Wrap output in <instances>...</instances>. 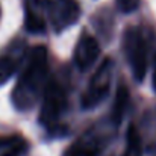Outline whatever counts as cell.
Segmentation results:
<instances>
[{"mask_svg": "<svg viewBox=\"0 0 156 156\" xmlns=\"http://www.w3.org/2000/svg\"><path fill=\"white\" fill-rule=\"evenodd\" d=\"M47 50L43 46H37L29 53L26 67L12 91V103L18 111H27L37 103L47 87Z\"/></svg>", "mask_w": 156, "mask_h": 156, "instance_id": "cell-1", "label": "cell"}, {"mask_svg": "<svg viewBox=\"0 0 156 156\" xmlns=\"http://www.w3.org/2000/svg\"><path fill=\"white\" fill-rule=\"evenodd\" d=\"M123 49L126 59L130 65L133 77L143 80L147 71V44L136 27H127L123 37Z\"/></svg>", "mask_w": 156, "mask_h": 156, "instance_id": "cell-2", "label": "cell"}, {"mask_svg": "<svg viewBox=\"0 0 156 156\" xmlns=\"http://www.w3.org/2000/svg\"><path fill=\"white\" fill-rule=\"evenodd\" d=\"M112 74H114V62L111 58H106L94 71L85 93L82 94L80 103L83 109H93L99 103H102V100L109 93Z\"/></svg>", "mask_w": 156, "mask_h": 156, "instance_id": "cell-3", "label": "cell"}, {"mask_svg": "<svg viewBox=\"0 0 156 156\" xmlns=\"http://www.w3.org/2000/svg\"><path fill=\"white\" fill-rule=\"evenodd\" d=\"M43 94H44V100L40 112V123L47 129H53L58 126L61 117L65 112L67 96L64 88L55 80L47 83Z\"/></svg>", "mask_w": 156, "mask_h": 156, "instance_id": "cell-4", "label": "cell"}, {"mask_svg": "<svg viewBox=\"0 0 156 156\" xmlns=\"http://www.w3.org/2000/svg\"><path fill=\"white\" fill-rule=\"evenodd\" d=\"M43 8L56 32L74 24L80 15V8L76 0H44Z\"/></svg>", "mask_w": 156, "mask_h": 156, "instance_id": "cell-5", "label": "cell"}, {"mask_svg": "<svg viewBox=\"0 0 156 156\" xmlns=\"http://www.w3.org/2000/svg\"><path fill=\"white\" fill-rule=\"evenodd\" d=\"M100 55V46L97 40L88 34H83L74 47V62L80 70L90 68Z\"/></svg>", "mask_w": 156, "mask_h": 156, "instance_id": "cell-6", "label": "cell"}, {"mask_svg": "<svg viewBox=\"0 0 156 156\" xmlns=\"http://www.w3.org/2000/svg\"><path fill=\"white\" fill-rule=\"evenodd\" d=\"M24 26L30 34H43L46 30L44 8L40 0H24Z\"/></svg>", "mask_w": 156, "mask_h": 156, "instance_id": "cell-7", "label": "cell"}, {"mask_svg": "<svg viewBox=\"0 0 156 156\" xmlns=\"http://www.w3.org/2000/svg\"><path fill=\"white\" fill-rule=\"evenodd\" d=\"M24 55V44H18L14 49L6 50L0 56V85H3L5 82H8V79L15 73L18 64L21 62Z\"/></svg>", "mask_w": 156, "mask_h": 156, "instance_id": "cell-8", "label": "cell"}, {"mask_svg": "<svg viewBox=\"0 0 156 156\" xmlns=\"http://www.w3.org/2000/svg\"><path fill=\"white\" fill-rule=\"evenodd\" d=\"M100 152H102L100 143L96 138L85 135L77 141H74L65 150L64 156H100Z\"/></svg>", "mask_w": 156, "mask_h": 156, "instance_id": "cell-9", "label": "cell"}, {"mask_svg": "<svg viewBox=\"0 0 156 156\" xmlns=\"http://www.w3.org/2000/svg\"><path fill=\"white\" fill-rule=\"evenodd\" d=\"M27 141L23 136H3L0 138V156H23L27 152Z\"/></svg>", "mask_w": 156, "mask_h": 156, "instance_id": "cell-10", "label": "cell"}, {"mask_svg": "<svg viewBox=\"0 0 156 156\" xmlns=\"http://www.w3.org/2000/svg\"><path fill=\"white\" fill-rule=\"evenodd\" d=\"M143 155V144L141 136L135 126H129L126 132V147L121 156H141Z\"/></svg>", "mask_w": 156, "mask_h": 156, "instance_id": "cell-11", "label": "cell"}, {"mask_svg": "<svg viewBox=\"0 0 156 156\" xmlns=\"http://www.w3.org/2000/svg\"><path fill=\"white\" fill-rule=\"evenodd\" d=\"M127 100H129V94L126 91L124 87H121L115 96V103H114V108H112V120L115 124H118L123 118V114L127 108Z\"/></svg>", "mask_w": 156, "mask_h": 156, "instance_id": "cell-12", "label": "cell"}, {"mask_svg": "<svg viewBox=\"0 0 156 156\" xmlns=\"http://www.w3.org/2000/svg\"><path fill=\"white\" fill-rule=\"evenodd\" d=\"M117 2H118V6L123 12H132L140 5V0H117Z\"/></svg>", "mask_w": 156, "mask_h": 156, "instance_id": "cell-13", "label": "cell"}, {"mask_svg": "<svg viewBox=\"0 0 156 156\" xmlns=\"http://www.w3.org/2000/svg\"><path fill=\"white\" fill-rule=\"evenodd\" d=\"M152 83H153V90L156 91V68H155V73H153V80H152Z\"/></svg>", "mask_w": 156, "mask_h": 156, "instance_id": "cell-14", "label": "cell"}]
</instances>
